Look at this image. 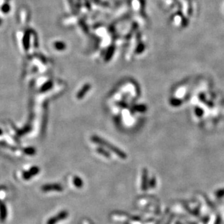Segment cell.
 I'll use <instances>...</instances> for the list:
<instances>
[{"label": "cell", "instance_id": "6da1fadb", "mask_svg": "<svg viewBox=\"0 0 224 224\" xmlns=\"http://www.w3.org/2000/svg\"><path fill=\"white\" fill-rule=\"evenodd\" d=\"M91 139L92 141H93V142L95 143V144L100 145V146H105L106 148H109L110 151H113L115 154H117V156H119L121 159H124L127 158V155L124 152H123L122 150H120L119 148L116 147L115 146L111 144L110 143L108 142V141L101 138V137L96 136V135H93V136L91 137Z\"/></svg>", "mask_w": 224, "mask_h": 224}, {"label": "cell", "instance_id": "7a4b0ae2", "mask_svg": "<svg viewBox=\"0 0 224 224\" xmlns=\"http://www.w3.org/2000/svg\"><path fill=\"white\" fill-rule=\"evenodd\" d=\"M90 87H91L90 84H86L85 85H84V87L80 90V92H79V93H77L76 98H78V99H81V98H83V97L84 96V95L86 94V93L89 91V90L90 89Z\"/></svg>", "mask_w": 224, "mask_h": 224}, {"label": "cell", "instance_id": "3957f363", "mask_svg": "<svg viewBox=\"0 0 224 224\" xmlns=\"http://www.w3.org/2000/svg\"><path fill=\"white\" fill-rule=\"evenodd\" d=\"M43 190L45 191H50V190H56V191H62L63 188L59 185H47V186L43 187Z\"/></svg>", "mask_w": 224, "mask_h": 224}, {"label": "cell", "instance_id": "277c9868", "mask_svg": "<svg viewBox=\"0 0 224 224\" xmlns=\"http://www.w3.org/2000/svg\"><path fill=\"white\" fill-rule=\"evenodd\" d=\"M147 176H148V172L146 169H144L143 171V189L145 190L146 188V183H147Z\"/></svg>", "mask_w": 224, "mask_h": 224}, {"label": "cell", "instance_id": "5b68a950", "mask_svg": "<svg viewBox=\"0 0 224 224\" xmlns=\"http://www.w3.org/2000/svg\"><path fill=\"white\" fill-rule=\"evenodd\" d=\"M134 109H135V110H136L137 111L145 112L146 111V109H147V108L144 105H138V106H135V107H134Z\"/></svg>", "mask_w": 224, "mask_h": 224}, {"label": "cell", "instance_id": "8992f818", "mask_svg": "<svg viewBox=\"0 0 224 224\" xmlns=\"http://www.w3.org/2000/svg\"><path fill=\"white\" fill-rule=\"evenodd\" d=\"M97 151H98L99 154H102V155H104V157H108V158H109L110 157H111V156H110V154L109 153H108L107 151H106L104 150V148H98V149H97Z\"/></svg>", "mask_w": 224, "mask_h": 224}, {"label": "cell", "instance_id": "52a82bcc", "mask_svg": "<svg viewBox=\"0 0 224 224\" xmlns=\"http://www.w3.org/2000/svg\"><path fill=\"white\" fill-rule=\"evenodd\" d=\"M74 183L76 187H81L82 186V181L79 177H75L74 178Z\"/></svg>", "mask_w": 224, "mask_h": 224}, {"label": "cell", "instance_id": "ba28073f", "mask_svg": "<svg viewBox=\"0 0 224 224\" xmlns=\"http://www.w3.org/2000/svg\"><path fill=\"white\" fill-rule=\"evenodd\" d=\"M113 51H114V49H111L109 51V53H108V55H107V56H106V58H105L106 61H108V60H109L110 58H111V57L112 56V55H113Z\"/></svg>", "mask_w": 224, "mask_h": 224}, {"label": "cell", "instance_id": "9c48e42d", "mask_svg": "<svg viewBox=\"0 0 224 224\" xmlns=\"http://www.w3.org/2000/svg\"><path fill=\"white\" fill-rule=\"evenodd\" d=\"M56 47L58 49H63L65 47V45L63 43H58L56 44Z\"/></svg>", "mask_w": 224, "mask_h": 224}, {"label": "cell", "instance_id": "30bf717a", "mask_svg": "<svg viewBox=\"0 0 224 224\" xmlns=\"http://www.w3.org/2000/svg\"><path fill=\"white\" fill-rule=\"evenodd\" d=\"M51 86H52V84H51V83H50V82H49V83L46 84H45V87H43V90H43V91H45V90H48V89H49V88L51 87Z\"/></svg>", "mask_w": 224, "mask_h": 224}]
</instances>
